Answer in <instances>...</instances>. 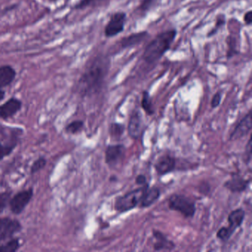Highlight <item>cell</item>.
<instances>
[{
  "instance_id": "obj_16",
  "label": "cell",
  "mask_w": 252,
  "mask_h": 252,
  "mask_svg": "<svg viewBox=\"0 0 252 252\" xmlns=\"http://www.w3.org/2000/svg\"><path fill=\"white\" fill-rule=\"evenodd\" d=\"M148 33L147 32H138V33H132L126 37L123 38L121 40V46L122 48H132L147 39Z\"/></svg>"
},
{
  "instance_id": "obj_18",
  "label": "cell",
  "mask_w": 252,
  "mask_h": 252,
  "mask_svg": "<svg viewBox=\"0 0 252 252\" xmlns=\"http://www.w3.org/2000/svg\"><path fill=\"white\" fill-rule=\"evenodd\" d=\"M245 216L246 212L242 208L232 211L228 216V222H229L228 228L234 232L237 228L241 226L244 221Z\"/></svg>"
},
{
  "instance_id": "obj_28",
  "label": "cell",
  "mask_w": 252,
  "mask_h": 252,
  "mask_svg": "<svg viewBox=\"0 0 252 252\" xmlns=\"http://www.w3.org/2000/svg\"><path fill=\"white\" fill-rule=\"evenodd\" d=\"M225 17L224 15H220L219 17L217 18L216 23H215V27L209 32L207 34L208 37L214 36L218 33V30L220 29L222 26L225 25Z\"/></svg>"
},
{
  "instance_id": "obj_24",
  "label": "cell",
  "mask_w": 252,
  "mask_h": 252,
  "mask_svg": "<svg viewBox=\"0 0 252 252\" xmlns=\"http://www.w3.org/2000/svg\"><path fill=\"white\" fill-rule=\"evenodd\" d=\"M125 126L122 124L112 123L110 126V135L115 139H119L125 132Z\"/></svg>"
},
{
  "instance_id": "obj_31",
  "label": "cell",
  "mask_w": 252,
  "mask_h": 252,
  "mask_svg": "<svg viewBox=\"0 0 252 252\" xmlns=\"http://www.w3.org/2000/svg\"><path fill=\"white\" fill-rule=\"evenodd\" d=\"M221 98H222V95L220 93H216L212 97V101H211V106L212 108H216L220 105L221 102Z\"/></svg>"
},
{
  "instance_id": "obj_8",
  "label": "cell",
  "mask_w": 252,
  "mask_h": 252,
  "mask_svg": "<svg viewBox=\"0 0 252 252\" xmlns=\"http://www.w3.org/2000/svg\"><path fill=\"white\" fill-rule=\"evenodd\" d=\"M125 149L123 144L109 145L105 150V162L110 167H115L125 158Z\"/></svg>"
},
{
  "instance_id": "obj_26",
  "label": "cell",
  "mask_w": 252,
  "mask_h": 252,
  "mask_svg": "<svg viewBox=\"0 0 252 252\" xmlns=\"http://www.w3.org/2000/svg\"><path fill=\"white\" fill-rule=\"evenodd\" d=\"M47 160L44 157H39L33 161L31 166V173L32 175L37 173L39 171L42 170L46 166Z\"/></svg>"
},
{
  "instance_id": "obj_4",
  "label": "cell",
  "mask_w": 252,
  "mask_h": 252,
  "mask_svg": "<svg viewBox=\"0 0 252 252\" xmlns=\"http://www.w3.org/2000/svg\"><path fill=\"white\" fill-rule=\"evenodd\" d=\"M168 206L171 210L179 212L186 218H193L196 212L195 203L184 194H172Z\"/></svg>"
},
{
  "instance_id": "obj_29",
  "label": "cell",
  "mask_w": 252,
  "mask_h": 252,
  "mask_svg": "<svg viewBox=\"0 0 252 252\" xmlns=\"http://www.w3.org/2000/svg\"><path fill=\"white\" fill-rule=\"evenodd\" d=\"M227 45H228V52H227V58L230 59L234 57L237 54V47H236V40L234 38L228 36L227 38Z\"/></svg>"
},
{
  "instance_id": "obj_2",
  "label": "cell",
  "mask_w": 252,
  "mask_h": 252,
  "mask_svg": "<svg viewBox=\"0 0 252 252\" xmlns=\"http://www.w3.org/2000/svg\"><path fill=\"white\" fill-rule=\"evenodd\" d=\"M176 29L161 32L147 45L143 54V60L149 64L157 63L170 49L177 36Z\"/></svg>"
},
{
  "instance_id": "obj_21",
  "label": "cell",
  "mask_w": 252,
  "mask_h": 252,
  "mask_svg": "<svg viewBox=\"0 0 252 252\" xmlns=\"http://www.w3.org/2000/svg\"><path fill=\"white\" fill-rule=\"evenodd\" d=\"M141 107L144 109L147 115L151 116L154 113V110L153 107V101L151 96L147 91H144L141 100Z\"/></svg>"
},
{
  "instance_id": "obj_20",
  "label": "cell",
  "mask_w": 252,
  "mask_h": 252,
  "mask_svg": "<svg viewBox=\"0 0 252 252\" xmlns=\"http://www.w3.org/2000/svg\"><path fill=\"white\" fill-rule=\"evenodd\" d=\"M108 0H79L73 6L75 10H84L93 7L99 6Z\"/></svg>"
},
{
  "instance_id": "obj_3",
  "label": "cell",
  "mask_w": 252,
  "mask_h": 252,
  "mask_svg": "<svg viewBox=\"0 0 252 252\" xmlns=\"http://www.w3.org/2000/svg\"><path fill=\"white\" fill-rule=\"evenodd\" d=\"M149 187V184L141 186V187L132 190L124 195L118 197L115 201V209L120 213L129 212L135 209L141 203L144 192Z\"/></svg>"
},
{
  "instance_id": "obj_11",
  "label": "cell",
  "mask_w": 252,
  "mask_h": 252,
  "mask_svg": "<svg viewBox=\"0 0 252 252\" xmlns=\"http://www.w3.org/2000/svg\"><path fill=\"white\" fill-rule=\"evenodd\" d=\"M252 127V111H249L248 114L239 122L238 125L235 126L233 132L229 136L230 141H235L243 138L247 135Z\"/></svg>"
},
{
  "instance_id": "obj_1",
  "label": "cell",
  "mask_w": 252,
  "mask_h": 252,
  "mask_svg": "<svg viewBox=\"0 0 252 252\" xmlns=\"http://www.w3.org/2000/svg\"><path fill=\"white\" fill-rule=\"evenodd\" d=\"M110 67V60L97 56L85 67L78 82V92L82 97L91 96L101 91Z\"/></svg>"
},
{
  "instance_id": "obj_22",
  "label": "cell",
  "mask_w": 252,
  "mask_h": 252,
  "mask_svg": "<svg viewBox=\"0 0 252 252\" xmlns=\"http://www.w3.org/2000/svg\"><path fill=\"white\" fill-rule=\"evenodd\" d=\"M83 121L82 120H75L70 122V124L67 125L64 128V130L67 133L71 134V135H76V134L82 132L84 128Z\"/></svg>"
},
{
  "instance_id": "obj_36",
  "label": "cell",
  "mask_w": 252,
  "mask_h": 252,
  "mask_svg": "<svg viewBox=\"0 0 252 252\" xmlns=\"http://www.w3.org/2000/svg\"><path fill=\"white\" fill-rule=\"evenodd\" d=\"M50 2H57V0H49Z\"/></svg>"
},
{
  "instance_id": "obj_10",
  "label": "cell",
  "mask_w": 252,
  "mask_h": 252,
  "mask_svg": "<svg viewBox=\"0 0 252 252\" xmlns=\"http://www.w3.org/2000/svg\"><path fill=\"white\" fill-rule=\"evenodd\" d=\"M143 129L144 123L141 113L138 110H134L128 122V134L132 139L138 140L142 134Z\"/></svg>"
},
{
  "instance_id": "obj_25",
  "label": "cell",
  "mask_w": 252,
  "mask_h": 252,
  "mask_svg": "<svg viewBox=\"0 0 252 252\" xmlns=\"http://www.w3.org/2000/svg\"><path fill=\"white\" fill-rule=\"evenodd\" d=\"M11 196H12V191L9 190L0 192V214H2L6 209L7 206H9Z\"/></svg>"
},
{
  "instance_id": "obj_17",
  "label": "cell",
  "mask_w": 252,
  "mask_h": 252,
  "mask_svg": "<svg viewBox=\"0 0 252 252\" xmlns=\"http://www.w3.org/2000/svg\"><path fill=\"white\" fill-rule=\"evenodd\" d=\"M160 196V189L157 187H153V188H148L144 192V196L141 199V203L139 206L141 208L150 207V206L156 203Z\"/></svg>"
},
{
  "instance_id": "obj_32",
  "label": "cell",
  "mask_w": 252,
  "mask_h": 252,
  "mask_svg": "<svg viewBox=\"0 0 252 252\" xmlns=\"http://www.w3.org/2000/svg\"><path fill=\"white\" fill-rule=\"evenodd\" d=\"M246 163L249 162L251 160V158H252V139H249V142H248L247 145H246Z\"/></svg>"
},
{
  "instance_id": "obj_12",
  "label": "cell",
  "mask_w": 252,
  "mask_h": 252,
  "mask_svg": "<svg viewBox=\"0 0 252 252\" xmlns=\"http://www.w3.org/2000/svg\"><path fill=\"white\" fill-rule=\"evenodd\" d=\"M175 166H176V161L175 158L169 155H166L158 159L157 161L155 163V169L158 175L162 176L172 172L175 169Z\"/></svg>"
},
{
  "instance_id": "obj_33",
  "label": "cell",
  "mask_w": 252,
  "mask_h": 252,
  "mask_svg": "<svg viewBox=\"0 0 252 252\" xmlns=\"http://www.w3.org/2000/svg\"><path fill=\"white\" fill-rule=\"evenodd\" d=\"M243 20L247 26H250L252 23V11H249L244 14Z\"/></svg>"
},
{
  "instance_id": "obj_35",
  "label": "cell",
  "mask_w": 252,
  "mask_h": 252,
  "mask_svg": "<svg viewBox=\"0 0 252 252\" xmlns=\"http://www.w3.org/2000/svg\"><path fill=\"white\" fill-rule=\"evenodd\" d=\"M5 92L3 91V90L0 89V101H2V100L5 98Z\"/></svg>"
},
{
  "instance_id": "obj_14",
  "label": "cell",
  "mask_w": 252,
  "mask_h": 252,
  "mask_svg": "<svg viewBox=\"0 0 252 252\" xmlns=\"http://www.w3.org/2000/svg\"><path fill=\"white\" fill-rule=\"evenodd\" d=\"M17 71L8 64L0 66V89L10 86L15 80Z\"/></svg>"
},
{
  "instance_id": "obj_15",
  "label": "cell",
  "mask_w": 252,
  "mask_h": 252,
  "mask_svg": "<svg viewBox=\"0 0 252 252\" xmlns=\"http://www.w3.org/2000/svg\"><path fill=\"white\" fill-rule=\"evenodd\" d=\"M153 236L156 238V241L154 243V250L158 251H170L175 249V245L173 242L168 240L166 236L159 231H153Z\"/></svg>"
},
{
  "instance_id": "obj_34",
  "label": "cell",
  "mask_w": 252,
  "mask_h": 252,
  "mask_svg": "<svg viewBox=\"0 0 252 252\" xmlns=\"http://www.w3.org/2000/svg\"><path fill=\"white\" fill-rule=\"evenodd\" d=\"M135 182L139 186L145 185V184H147V178H146L145 175H139L137 177L136 179H135Z\"/></svg>"
},
{
  "instance_id": "obj_6",
  "label": "cell",
  "mask_w": 252,
  "mask_h": 252,
  "mask_svg": "<svg viewBox=\"0 0 252 252\" xmlns=\"http://www.w3.org/2000/svg\"><path fill=\"white\" fill-rule=\"evenodd\" d=\"M126 14L122 11L114 13L104 28V35L107 38L114 37L125 30Z\"/></svg>"
},
{
  "instance_id": "obj_23",
  "label": "cell",
  "mask_w": 252,
  "mask_h": 252,
  "mask_svg": "<svg viewBox=\"0 0 252 252\" xmlns=\"http://www.w3.org/2000/svg\"><path fill=\"white\" fill-rule=\"evenodd\" d=\"M17 147L16 144L2 143L0 141V160H3L5 157L10 156Z\"/></svg>"
},
{
  "instance_id": "obj_27",
  "label": "cell",
  "mask_w": 252,
  "mask_h": 252,
  "mask_svg": "<svg viewBox=\"0 0 252 252\" xmlns=\"http://www.w3.org/2000/svg\"><path fill=\"white\" fill-rule=\"evenodd\" d=\"M234 233L228 227H222L217 232V237L221 241L226 242L231 238Z\"/></svg>"
},
{
  "instance_id": "obj_7",
  "label": "cell",
  "mask_w": 252,
  "mask_h": 252,
  "mask_svg": "<svg viewBox=\"0 0 252 252\" xmlns=\"http://www.w3.org/2000/svg\"><path fill=\"white\" fill-rule=\"evenodd\" d=\"M22 228L21 222L18 220L9 217L0 218V243L12 238Z\"/></svg>"
},
{
  "instance_id": "obj_13",
  "label": "cell",
  "mask_w": 252,
  "mask_h": 252,
  "mask_svg": "<svg viewBox=\"0 0 252 252\" xmlns=\"http://www.w3.org/2000/svg\"><path fill=\"white\" fill-rule=\"evenodd\" d=\"M250 184L249 180H246L240 175H233L231 179L224 184V187L233 193H241L244 191Z\"/></svg>"
},
{
  "instance_id": "obj_9",
  "label": "cell",
  "mask_w": 252,
  "mask_h": 252,
  "mask_svg": "<svg viewBox=\"0 0 252 252\" xmlns=\"http://www.w3.org/2000/svg\"><path fill=\"white\" fill-rule=\"evenodd\" d=\"M23 102L21 100L12 97L3 104L0 105V119L2 120H8L14 117L17 113L21 110Z\"/></svg>"
},
{
  "instance_id": "obj_30",
  "label": "cell",
  "mask_w": 252,
  "mask_h": 252,
  "mask_svg": "<svg viewBox=\"0 0 252 252\" xmlns=\"http://www.w3.org/2000/svg\"><path fill=\"white\" fill-rule=\"evenodd\" d=\"M156 1L157 0H142L138 6V9L141 13L147 12L156 4Z\"/></svg>"
},
{
  "instance_id": "obj_5",
  "label": "cell",
  "mask_w": 252,
  "mask_h": 252,
  "mask_svg": "<svg viewBox=\"0 0 252 252\" xmlns=\"http://www.w3.org/2000/svg\"><path fill=\"white\" fill-rule=\"evenodd\" d=\"M33 197V188L22 190L11 197L9 202L10 209L14 215L23 213Z\"/></svg>"
},
{
  "instance_id": "obj_19",
  "label": "cell",
  "mask_w": 252,
  "mask_h": 252,
  "mask_svg": "<svg viewBox=\"0 0 252 252\" xmlns=\"http://www.w3.org/2000/svg\"><path fill=\"white\" fill-rule=\"evenodd\" d=\"M22 244L19 238H12L8 240L4 244L0 245V252H15L21 248Z\"/></svg>"
}]
</instances>
